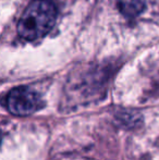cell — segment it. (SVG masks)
Segmentation results:
<instances>
[{"instance_id":"2","label":"cell","mask_w":159,"mask_h":160,"mask_svg":"<svg viewBox=\"0 0 159 160\" xmlns=\"http://www.w3.org/2000/svg\"><path fill=\"white\" fill-rule=\"evenodd\" d=\"M8 110L14 116L27 117L44 107V101L36 91L27 86H19L11 89L7 97Z\"/></svg>"},{"instance_id":"1","label":"cell","mask_w":159,"mask_h":160,"mask_svg":"<svg viewBox=\"0 0 159 160\" xmlns=\"http://www.w3.org/2000/svg\"><path fill=\"white\" fill-rule=\"evenodd\" d=\"M57 10L49 0L32 1L17 23V33L26 40H36L44 37L52 28Z\"/></svg>"},{"instance_id":"3","label":"cell","mask_w":159,"mask_h":160,"mask_svg":"<svg viewBox=\"0 0 159 160\" xmlns=\"http://www.w3.org/2000/svg\"><path fill=\"white\" fill-rule=\"evenodd\" d=\"M120 12L127 18H135L144 11L146 0H118Z\"/></svg>"}]
</instances>
